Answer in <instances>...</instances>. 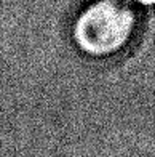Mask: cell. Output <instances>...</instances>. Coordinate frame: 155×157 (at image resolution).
<instances>
[{"mask_svg":"<svg viewBox=\"0 0 155 157\" xmlns=\"http://www.w3.org/2000/svg\"><path fill=\"white\" fill-rule=\"evenodd\" d=\"M135 2L139 5H144V6H153L155 5V0H135Z\"/></svg>","mask_w":155,"mask_h":157,"instance_id":"obj_2","label":"cell"},{"mask_svg":"<svg viewBox=\"0 0 155 157\" xmlns=\"http://www.w3.org/2000/svg\"><path fill=\"white\" fill-rule=\"evenodd\" d=\"M136 15L123 0H96L75 19L72 37L79 52L93 59L117 56L130 45Z\"/></svg>","mask_w":155,"mask_h":157,"instance_id":"obj_1","label":"cell"}]
</instances>
